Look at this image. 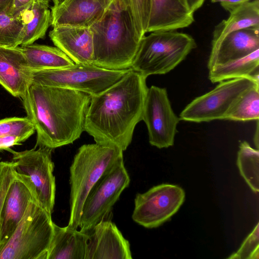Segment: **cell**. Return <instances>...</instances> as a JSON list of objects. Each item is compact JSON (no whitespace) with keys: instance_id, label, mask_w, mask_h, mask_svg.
Instances as JSON below:
<instances>
[{"instance_id":"cell-7","label":"cell","mask_w":259,"mask_h":259,"mask_svg":"<svg viewBox=\"0 0 259 259\" xmlns=\"http://www.w3.org/2000/svg\"><path fill=\"white\" fill-rule=\"evenodd\" d=\"M130 70H113L94 64H74L65 68L33 72L32 83L97 95L119 80Z\"/></svg>"},{"instance_id":"cell-4","label":"cell","mask_w":259,"mask_h":259,"mask_svg":"<svg viewBox=\"0 0 259 259\" xmlns=\"http://www.w3.org/2000/svg\"><path fill=\"white\" fill-rule=\"evenodd\" d=\"M123 151L110 145L97 143L82 145L70 167V217L68 226L79 227L84 201L91 188L103 174L123 159Z\"/></svg>"},{"instance_id":"cell-15","label":"cell","mask_w":259,"mask_h":259,"mask_svg":"<svg viewBox=\"0 0 259 259\" xmlns=\"http://www.w3.org/2000/svg\"><path fill=\"white\" fill-rule=\"evenodd\" d=\"M108 0H64L51 8V25L90 28L105 12Z\"/></svg>"},{"instance_id":"cell-20","label":"cell","mask_w":259,"mask_h":259,"mask_svg":"<svg viewBox=\"0 0 259 259\" xmlns=\"http://www.w3.org/2000/svg\"><path fill=\"white\" fill-rule=\"evenodd\" d=\"M87 233L54 223V232L47 259H85Z\"/></svg>"},{"instance_id":"cell-9","label":"cell","mask_w":259,"mask_h":259,"mask_svg":"<svg viewBox=\"0 0 259 259\" xmlns=\"http://www.w3.org/2000/svg\"><path fill=\"white\" fill-rule=\"evenodd\" d=\"M259 85V81L241 77L220 82L212 90L195 98L182 111L180 119L194 122L225 120L234 103L247 90Z\"/></svg>"},{"instance_id":"cell-31","label":"cell","mask_w":259,"mask_h":259,"mask_svg":"<svg viewBox=\"0 0 259 259\" xmlns=\"http://www.w3.org/2000/svg\"><path fill=\"white\" fill-rule=\"evenodd\" d=\"M259 223L245 239L240 248L228 258L258 259L259 257Z\"/></svg>"},{"instance_id":"cell-30","label":"cell","mask_w":259,"mask_h":259,"mask_svg":"<svg viewBox=\"0 0 259 259\" xmlns=\"http://www.w3.org/2000/svg\"><path fill=\"white\" fill-rule=\"evenodd\" d=\"M13 162L1 161L0 167V238L6 198L15 178Z\"/></svg>"},{"instance_id":"cell-19","label":"cell","mask_w":259,"mask_h":259,"mask_svg":"<svg viewBox=\"0 0 259 259\" xmlns=\"http://www.w3.org/2000/svg\"><path fill=\"white\" fill-rule=\"evenodd\" d=\"M259 49V26L231 32L211 49L207 67H213L248 55Z\"/></svg>"},{"instance_id":"cell-35","label":"cell","mask_w":259,"mask_h":259,"mask_svg":"<svg viewBox=\"0 0 259 259\" xmlns=\"http://www.w3.org/2000/svg\"><path fill=\"white\" fill-rule=\"evenodd\" d=\"M258 120L257 121V127H256V133L255 134V136H254V144L256 146V147L257 148V149H258Z\"/></svg>"},{"instance_id":"cell-26","label":"cell","mask_w":259,"mask_h":259,"mask_svg":"<svg viewBox=\"0 0 259 259\" xmlns=\"http://www.w3.org/2000/svg\"><path fill=\"white\" fill-rule=\"evenodd\" d=\"M12 1L0 5V46L16 48L21 45L25 23L23 19L11 14Z\"/></svg>"},{"instance_id":"cell-11","label":"cell","mask_w":259,"mask_h":259,"mask_svg":"<svg viewBox=\"0 0 259 259\" xmlns=\"http://www.w3.org/2000/svg\"><path fill=\"white\" fill-rule=\"evenodd\" d=\"M185 198V191L177 185L162 184L154 186L137 194L132 219L146 228L158 227L178 211Z\"/></svg>"},{"instance_id":"cell-37","label":"cell","mask_w":259,"mask_h":259,"mask_svg":"<svg viewBox=\"0 0 259 259\" xmlns=\"http://www.w3.org/2000/svg\"><path fill=\"white\" fill-rule=\"evenodd\" d=\"M10 1H11V0H0V5L8 3Z\"/></svg>"},{"instance_id":"cell-34","label":"cell","mask_w":259,"mask_h":259,"mask_svg":"<svg viewBox=\"0 0 259 259\" xmlns=\"http://www.w3.org/2000/svg\"><path fill=\"white\" fill-rule=\"evenodd\" d=\"M205 0H186L191 10L194 13L200 8Z\"/></svg>"},{"instance_id":"cell-27","label":"cell","mask_w":259,"mask_h":259,"mask_svg":"<svg viewBox=\"0 0 259 259\" xmlns=\"http://www.w3.org/2000/svg\"><path fill=\"white\" fill-rule=\"evenodd\" d=\"M237 164L242 177L255 193L259 191V152L246 141L239 146Z\"/></svg>"},{"instance_id":"cell-28","label":"cell","mask_w":259,"mask_h":259,"mask_svg":"<svg viewBox=\"0 0 259 259\" xmlns=\"http://www.w3.org/2000/svg\"><path fill=\"white\" fill-rule=\"evenodd\" d=\"M259 85L245 92L227 114L225 120L236 121L258 120Z\"/></svg>"},{"instance_id":"cell-24","label":"cell","mask_w":259,"mask_h":259,"mask_svg":"<svg viewBox=\"0 0 259 259\" xmlns=\"http://www.w3.org/2000/svg\"><path fill=\"white\" fill-rule=\"evenodd\" d=\"M50 1L34 0L30 8L23 15L25 28L20 46L33 44L45 36L51 23V12L49 9Z\"/></svg>"},{"instance_id":"cell-5","label":"cell","mask_w":259,"mask_h":259,"mask_svg":"<svg viewBox=\"0 0 259 259\" xmlns=\"http://www.w3.org/2000/svg\"><path fill=\"white\" fill-rule=\"evenodd\" d=\"M197 47L190 35L176 31H153L143 36L131 69L145 77L174 69Z\"/></svg>"},{"instance_id":"cell-29","label":"cell","mask_w":259,"mask_h":259,"mask_svg":"<svg viewBox=\"0 0 259 259\" xmlns=\"http://www.w3.org/2000/svg\"><path fill=\"white\" fill-rule=\"evenodd\" d=\"M128 11L140 38L147 33L150 0H121Z\"/></svg>"},{"instance_id":"cell-39","label":"cell","mask_w":259,"mask_h":259,"mask_svg":"<svg viewBox=\"0 0 259 259\" xmlns=\"http://www.w3.org/2000/svg\"><path fill=\"white\" fill-rule=\"evenodd\" d=\"M1 158H0V167H1Z\"/></svg>"},{"instance_id":"cell-2","label":"cell","mask_w":259,"mask_h":259,"mask_svg":"<svg viewBox=\"0 0 259 259\" xmlns=\"http://www.w3.org/2000/svg\"><path fill=\"white\" fill-rule=\"evenodd\" d=\"M91 99L82 92L32 83L21 100L36 132L35 147L53 150L78 139Z\"/></svg>"},{"instance_id":"cell-13","label":"cell","mask_w":259,"mask_h":259,"mask_svg":"<svg viewBox=\"0 0 259 259\" xmlns=\"http://www.w3.org/2000/svg\"><path fill=\"white\" fill-rule=\"evenodd\" d=\"M89 236L85 259H131L128 240L109 216L87 233Z\"/></svg>"},{"instance_id":"cell-3","label":"cell","mask_w":259,"mask_h":259,"mask_svg":"<svg viewBox=\"0 0 259 259\" xmlns=\"http://www.w3.org/2000/svg\"><path fill=\"white\" fill-rule=\"evenodd\" d=\"M90 28L93 38V64L113 70L131 68L141 38L121 0L111 2Z\"/></svg>"},{"instance_id":"cell-25","label":"cell","mask_w":259,"mask_h":259,"mask_svg":"<svg viewBox=\"0 0 259 259\" xmlns=\"http://www.w3.org/2000/svg\"><path fill=\"white\" fill-rule=\"evenodd\" d=\"M35 132L27 117H9L0 120V151L22 144Z\"/></svg>"},{"instance_id":"cell-38","label":"cell","mask_w":259,"mask_h":259,"mask_svg":"<svg viewBox=\"0 0 259 259\" xmlns=\"http://www.w3.org/2000/svg\"><path fill=\"white\" fill-rule=\"evenodd\" d=\"M108 1H109L110 2H112V1H114V0H108Z\"/></svg>"},{"instance_id":"cell-6","label":"cell","mask_w":259,"mask_h":259,"mask_svg":"<svg viewBox=\"0 0 259 259\" xmlns=\"http://www.w3.org/2000/svg\"><path fill=\"white\" fill-rule=\"evenodd\" d=\"M51 214L37 202L31 201L0 250V259H47L54 232Z\"/></svg>"},{"instance_id":"cell-32","label":"cell","mask_w":259,"mask_h":259,"mask_svg":"<svg viewBox=\"0 0 259 259\" xmlns=\"http://www.w3.org/2000/svg\"><path fill=\"white\" fill-rule=\"evenodd\" d=\"M34 0H12L10 7L11 14L22 19L24 13L31 6Z\"/></svg>"},{"instance_id":"cell-8","label":"cell","mask_w":259,"mask_h":259,"mask_svg":"<svg viewBox=\"0 0 259 259\" xmlns=\"http://www.w3.org/2000/svg\"><path fill=\"white\" fill-rule=\"evenodd\" d=\"M130 182L123 159L107 169L91 188L84 201L79 220L80 231L89 232L109 216L113 206Z\"/></svg>"},{"instance_id":"cell-23","label":"cell","mask_w":259,"mask_h":259,"mask_svg":"<svg viewBox=\"0 0 259 259\" xmlns=\"http://www.w3.org/2000/svg\"><path fill=\"white\" fill-rule=\"evenodd\" d=\"M241 77H250L259 81V49L209 70L208 78L212 83Z\"/></svg>"},{"instance_id":"cell-22","label":"cell","mask_w":259,"mask_h":259,"mask_svg":"<svg viewBox=\"0 0 259 259\" xmlns=\"http://www.w3.org/2000/svg\"><path fill=\"white\" fill-rule=\"evenodd\" d=\"M18 47L33 72L62 68L75 64L57 47L34 44Z\"/></svg>"},{"instance_id":"cell-10","label":"cell","mask_w":259,"mask_h":259,"mask_svg":"<svg viewBox=\"0 0 259 259\" xmlns=\"http://www.w3.org/2000/svg\"><path fill=\"white\" fill-rule=\"evenodd\" d=\"M52 149L38 147L17 152L10 148L15 171L25 176L34 189L38 203L52 214L55 204V178Z\"/></svg>"},{"instance_id":"cell-14","label":"cell","mask_w":259,"mask_h":259,"mask_svg":"<svg viewBox=\"0 0 259 259\" xmlns=\"http://www.w3.org/2000/svg\"><path fill=\"white\" fill-rule=\"evenodd\" d=\"M15 172V178L4 204L0 250L15 230L30 203L32 201L37 202L34 189L28 178Z\"/></svg>"},{"instance_id":"cell-18","label":"cell","mask_w":259,"mask_h":259,"mask_svg":"<svg viewBox=\"0 0 259 259\" xmlns=\"http://www.w3.org/2000/svg\"><path fill=\"white\" fill-rule=\"evenodd\" d=\"M49 36L74 63L93 64V38L90 28L58 26L53 27Z\"/></svg>"},{"instance_id":"cell-36","label":"cell","mask_w":259,"mask_h":259,"mask_svg":"<svg viewBox=\"0 0 259 259\" xmlns=\"http://www.w3.org/2000/svg\"><path fill=\"white\" fill-rule=\"evenodd\" d=\"M54 3V7L58 6L60 5L62 2L64 1V0H52Z\"/></svg>"},{"instance_id":"cell-17","label":"cell","mask_w":259,"mask_h":259,"mask_svg":"<svg viewBox=\"0 0 259 259\" xmlns=\"http://www.w3.org/2000/svg\"><path fill=\"white\" fill-rule=\"evenodd\" d=\"M194 13L186 0H150L147 33L187 27L194 22Z\"/></svg>"},{"instance_id":"cell-16","label":"cell","mask_w":259,"mask_h":259,"mask_svg":"<svg viewBox=\"0 0 259 259\" xmlns=\"http://www.w3.org/2000/svg\"><path fill=\"white\" fill-rule=\"evenodd\" d=\"M32 74L18 47L0 46V84L4 88L21 99L32 83Z\"/></svg>"},{"instance_id":"cell-21","label":"cell","mask_w":259,"mask_h":259,"mask_svg":"<svg viewBox=\"0 0 259 259\" xmlns=\"http://www.w3.org/2000/svg\"><path fill=\"white\" fill-rule=\"evenodd\" d=\"M226 19L217 24L212 33L211 49L228 34L240 29L259 26V0L250 1L229 13Z\"/></svg>"},{"instance_id":"cell-33","label":"cell","mask_w":259,"mask_h":259,"mask_svg":"<svg viewBox=\"0 0 259 259\" xmlns=\"http://www.w3.org/2000/svg\"><path fill=\"white\" fill-rule=\"evenodd\" d=\"M250 0H211L212 3H220L222 8L230 13L241 5Z\"/></svg>"},{"instance_id":"cell-1","label":"cell","mask_w":259,"mask_h":259,"mask_svg":"<svg viewBox=\"0 0 259 259\" xmlns=\"http://www.w3.org/2000/svg\"><path fill=\"white\" fill-rule=\"evenodd\" d=\"M146 78L130 68L117 82L91 96L84 131L96 143L114 145L123 151L127 149L136 125L142 120Z\"/></svg>"},{"instance_id":"cell-12","label":"cell","mask_w":259,"mask_h":259,"mask_svg":"<svg viewBox=\"0 0 259 259\" xmlns=\"http://www.w3.org/2000/svg\"><path fill=\"white\" fill-rule=\"evenodd\" d=\"M180 118L174 112L165 88H148L142 113L150 144L158 148L174 145Z\"/></svg>"}]
</instances>
